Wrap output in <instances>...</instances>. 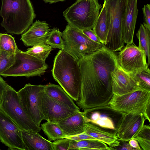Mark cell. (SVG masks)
<instances>
[{"mask_svg":"<svg viewBox=\"0 0 150 150\" xmlns=\"http://www.w3.org/2000/svg\"><path fill=\"white\" fill-rule=\"evenodd\" d=\"M78 62L82 83L77 105L84 110L108 105L113 94L111 74L118 65L116 54L103 46Z\"/></svg>","mask_w":150,"mask_h":150,"instance_id":"cell-1","label":"cell"},{"mask_svg":"<svg viewBox=\"0 0 150 150\" xmlns=\"http://www.w3.org/2000/svg\"><path fill=\"white\" fill-rule=\"evenodd\" d=\"M51 71L54 79L66 93L73 100H78L82 77L78 62L68 53L60 50L54 57Z\"/></svg>","mask_w":150,"mask_h":150,"instance_id":"cell-2","label":"cell"},{"mask_svg":"<svg viewBox=\"0 0 150 150\" xmlns=\"http://www.w3.org/2000/svg\"><path fill=\"white\" fill-rule=\"evenodd\" d=\"M1 25L8 33L20 35L26 31L36 15L30 0H1Z\"/></svg>","mask_w":150,"mask_h":150,"instance_id":"cell-3","label":"cell"},{"mask_svg":"<svg viewBox=\"0 0 150 150\" xmlns=\"http://www.w3.org/2000/svg\"><path fill=\"white\" fill-rule=\"evenodd\" d=\"M101 7L98 0H77L63 12V16L74 28L92 29Z\"/></svg>","mask_w":150,"mask_h":150,"instance_id":"cell-4","label":"cell"},{"mask_svg":"<svg viewBox=\"0 0 150 150\" xmlns=\"http://www.w3.org/2000/svg\"><path fill=\"white\" fill-rule=\"evenodd\" d=\"M126 0H105L109 29L104 47L113 52L120 51L124 47L122 24Z\"/></svg>","mask_w":150,"mask_h":150,"instance_id":"cell-5","label":"cell"},{"mask_svg":"<svg viewBox=\"0 0 150 150\" xmlns=\"http://www.w3.org/2000/svg\"><path fill=\"white\" fill-rule=\"evenodd\" d=\"M0 110L13 120L21 130L38 132L41 130L28 115L17 91L7 84L0 104Z\"/></svg>","mask_w":150,"mask_h":150,"instance_id":"cell-6","label":"cell"},{"mask_svg":"<svg viewBox=\"0 0 150 150\" xmlns=\"http://www.w3.org/2000/svg\"><path fill=\"white\" fill-rule=\"evenodd\" d=\"M64 44V50L77 62L83 56L92 53L104 46L92 41L81 30L74 28L68 24L62 33Z\"/></svg>","mask_w":150,"mask_h":150,"instance_id":"cell-7","label":"cell"},{"mask_svg":"<svg viewBox=\"0 0 150 150\" xmlns=\"http://www.w3.org/2000/svg\"><path fill=\"white\" fill-rule=\"evenodd\" d=\"M150 104V91L139 89L121 95L113 94L108 105L122 113H144Z\"/></svg>","mask_w":150,"mask_h":150,"instance_id":"cell-8","label":"cell"},{"mask_svg":"<svg viewBox=\"0 0 150 150\" xmlns=\"http://www.w3.org/2000/svg\"><path fill=\"white\" fill-rule=\"evenodd\" d=\"M45 85L26 84L17 93L21 104L28 115L39 127L45 120L42 109V100Z\"/></svg>","mask_w":150,"mask_h":150,"instance_id":"cell-9","label":"cell"},{"mask_svg":"<svg viewBox=\"0 0 150 150\" xmlns=\"http://www.w3.org/2000/svg\"><path fill=\"white\" fill-rule=\"evenodd\" d=\"M15 56L13 65L0 75L4 77L40 76L48 68V65L45 62L21 50Z\"/></svg>","mask_w":150,"mask_h":150,"instance_id":"cell-10","label":"cell"},{"mask_svg":"<svg viewBox=\"0 0 150 150\" xmlns=\"http://www.w3.org/2000/svg\"><path fill=\"white\" fill-rule=\"evenodd\" d=\"M83 112L86 122H90L116 134L124 114L108 105L88 109Z\"/></svg>","mask_w":150,"mask_h":150,"instance_id":"cell-11","label":"cell"},{"mask_svg":"<svg viewBox=\"0 0 150 150\" xmlns=\"http://www.w3.org/2000/svg\"><path fill=\"white\" fill-rule=\"evenodd\" d=\"M117 55L119 67L129 74H134L147 68L146 56L144 52L133 43L127 44Z\"/></svg>","mask_w":150,"mask_h":150,"instance_id":"cell-12","label":"cell"},{"mask_svg":"<svg viewBox=\"0 0 150 150\" xmlns=\"http://www.w3.org/2000/svg\"><path fill=\"white\" fill-rule=\"evenodd\" d=\"M21 129L0 110V140L8 149L27 150L22 139Z\"/></svg>","mask_w":150,"mask_h":150,"instance_id":"cell-13","label":"cell"},{"mask_svg":"<svg viewBox=\"0 0 150 150\" xmlns=\"http://www.w3.org/2000/svg\"><path fill=\"white\" fill-rule=\"evenodd\" d=\"M145 120L143 114H124L116 132L117 137L125 142L134 138L142 128Z\"/></svg>","mask_w":150,"mask_h":150,"instance_id":"cell-14","label":"cell"},{"mask_svg":"<svg viewBox=\"0 0 150 150\" xmlns=\"http://www.w3.org/2000/svg\"><path fill=\"white\" fill-rule=\"evenodd\" d=\"M42 111L47 121L57 123L77 111L48 97L45 93L42 100Z\"/></svg>","mask_w":150,"mask_h":150,"instance_id":"cell-15","label":"cell"},{"mask_svg":"<svg viewBox=\"0 0 150 150\" xmlns=\"http://www.w3.org/2000/svg\"><path fill=\"white\" fill-rule=\"evenodd\" d=\"M137 0H126V6L122 24V31L125 43H133L134 30L138 10Z\"/></svg>","mask_w":150,"mask_h":150,"instance_id":"cell-16","label":"cell"},{"mask_svg":"<svg viewBox=\"0 0 150 150\" xmlns=\"http://www.w3.org/2000/svg\"><path fill=\"white\" fill-rule=\"evenodd\" d=\"M51 30L50 25L46 21H36L22 34L21 40L26 47L45 44Z\"/></svg>","mask_w":150,"mask_h":150,"instance_id":"cell-17","label":"cell"},{"mask_svg":"<svg viewBox=\"0 0 150 150\" xmlns=\"http://www.w3.org/2000/svg\"><path fill=\"white\" fill-rule=\"evenodd\" d=\"M111 75L113 94L121 95L140 89L133 78L118 64Z\"/></svg>","mask_w":150,"mask_h":150,"instance_id":"cell-18","label":"cell"},{"mask_svg":"<svg viewBox=\"0 0 150 150\" xmlns=\"http://www.w3.org/2000/svg\"><path fill=\"white\" fill-rule=\"evenodd\" d=\"M85 122L83 112L78 110L73 115L59 121L57 124L65 136H72L84 132Z\"/></svg>","mask_w":150,"mask_h":150,"instance_id":"cell-19","label":"cell"},{"mask_svg":"<svg viewBox=\"0 0 150 150\" xmlns=\"http://www.w3.org/2000/svg\"><path fill=\"white\" fill-rule=\"evenodd\" d=\"M84 132L96 139L104 142L110 147L120 145L116 134L90 122L85 123Z\"/></svg>","mask_w":150,"mask_h":150,"instance_id":"cell-20","label":"cell"},{"mask_svg":"<svg viewBox=\"0 0 150 150\" xmlns=\"http://www.w3.org/2000/svg\"><path fill=\"white\" fill-rule=\"evenodd\" d=\"M21 133L27 150H53L52 142L42 137L38 132L22 130Z\"/></svg>","mask_w":150,"mask_h":150,"instance_id":"cell-21","label":"cell"},{"mask_svg":"<svg viewBox=\"0 0 150 150\" xmlns=\"http://www.w3.org/2000/svg\"><path fill=\"white\" fill-rule=\"evenodd\" d=\"M45 93L49 97L71 108L80 110L73 100L59 85L49 83L45 85Z\"/></svg>","mask_w":150,"mask_h":150,"instance_id":"cell-22","label":"cell"},{"mask_svg":"<svg viewBox=\"0 0 150 150\" xmlns=\"http://www.w3.org/2000/svg\"><path fill=\"white\" fill-rule=\"evenodd\" d=\"M109 29L108 17L103 4L92 29L104 45L106 42Z\"/></svg>","mask_w":150,"mask_h":150,"instance_id":"cell-23","label":"cell"},{"mask_svg":"<svg viewBox=\"0 0 150 150\" xmlns=\"http://www.w3.org/2000/svg\"><path fill=\"white\" fill-rule=\"evenodd\" d=\"M71 140L69 150H111L106 144L98 140L88 139L79 141Z\"/></svg>","mask_w":150,"mask_h":150,"instance_id":"cell-24","label":"cell"},{"mask_svg":"<svg viewBox=\"0 0 150 150\" xmlns=\"http://www.w3.org/2000/svg\"><path fill=\"white\" fill-rule=\"evenodd\" d=\"M40 128L50 141L64 138L65 136L57 123L47 121L41 124Z\"/></svg>","mask_w":150,"mask_h":150,"instance_id":"cell-25","label":"cell"},{"mask_svg":"<svg viewBox=\"0 0 150 150\" xmlns=\"http://www.w3.org/2000/svg\"><path fill=\"white\" fill-rule=\"evenodd\" d=\"M139 41L138 47L143 50L148 57V65L150 64V30L141 24L136 34Z\"/></svg>","mask_w":150,"mask_h":150,"instance_id":"cell-26","label":"cell"},{"mask_svg":"<svg viewBox=\"0 0 150 150\" xmlns=\"http://www.w3.org/2000/svg\"><path fill=\"white\" fill-rule=\"evenodd\" d=\"M53 48L47 44H39L28 48L25 53L45 62Z\"/></svg>","mask_w":150,"mask_h":150,"instance_id":"cell-27","label":"cell"},{"mask_svg":"<svg viewBox=\"0 0 150 150\" xmlns=\"http://www.w3.org/2000/svg\"><path fill=\"white\" fill-rule=\"evenodd\" d=\"M0 50L13 54L21 51L18 49L13 37L10 35L2 33H0Z\"/></svg>","mask_w":150,"mask_h":150,"instance_id":"cell-28","label":"cell"},{"mask_svg":"<svg viewBox=\"0 0 150 150\" xmlns=\"http://www.w3.org/2000/svg\"><path fill=\"white\" fill-rule=\"evenodd\" d=\"M139 88L150 91V70L149 68L134 74H129Z\"/></svg>","mask_w":150,"mask_h":150,"instance_id":"cell-29","label":"cell"},{"mask_svg":"<svg viewBox=\"0 0 150 150\" xmlns=\"http://www.w3.org/2000/svg\"><path fill=\"white\" fill-rule=\"evenodd\" d=\"M62 33L57 28H54L49 33L47 38L46 44L53 48L64 50V44L62 37Z\"/></svg>","mask_w":150,"mask_h":150,"instance_id":"cell-30","label":"cell"},{"mask_svg":"<svg viewBox=\"0 0 150 150\" xmlns=\"http://www.w3.org/2000/svg\"><path fill=\"white\" fill-rule=\"evenodd\" d=\"M133 139L138 142L142 149L150 150V127L144 125L137 135Z\"/></svg>","mask_w":150,"mask_h":150,"instance_id":"cell-31","label":"cell"},{"mask_svg":"<svg viewBox=\"0 0 150 150\" xmlns=\"http://www.w3.org/2000/svg\"><path fill=\"white\" fill-rule=\"evenodd\" d=\"M15 58V54L0 50V75L13 65Z\"/></svg>","mask_w":150,"mask_h":150,"instance_id":"cell-32","label":"cell"},{"mask_svg":"<svg viewBox=\"0 0 150 150\" xmlns=\"http://www.w3.org/2000/svg\"><path fill=\"white\" fill-rule=\"evenodd\" d=\"M71 140L63 138L57 139L52 142L53 150H69Z\"/></svg>","mask_w":150,"mask_h":150,"instance_id":"cell-33","label":"cell"},{"mask_svg":"<svg viewBox=\"0 0 150 150\" xmlns=\"http://www.w3.org/2000/svg\"><path fill=\"white\" fill-rule=\"evenodd\" d=\"M144 15V26L150 30V5H144L142 8Z\"/></svg>","mask_w":150,"mask_h":150,"instance_id":"cell-34","label":"cell"},{"mask_svg":"<svg viewBox=\"0 0 150 150\" xmlns=\"http://www.w3.org/2000/svg\"><path fill=\"white\" fill-rule=\"evenodd\" d=\"M64 138L76 141L88 139L97 140L92 137L88 135L85 132L74 135L65 136Z\"/></svg>","mask_w":150,"mask_h":150,"instance_id":"cell-35","label":"cell"},{"mask_svg":"<svg viewBox=\"0 0 150 150\" xmlns=\"http://www.w3.org/2000/svg\"><path fill=\"white\" fill-rule=\"evenodd\" d=\"M82 31L84 34L92 41L98 43H102L93 29H86L82 30Z\"/></svg>","mask_w":150,"mask_h":150,"instance_id":"cell-36","label":"cell"},{"mask_svg":"<svg viewBox=\"0 0 150 150\" xmlns=\"http://www.w3.org/2000/svg\"><path fill=\"white\" fill-rule=\"evenodd\" d=\"M120 142V146L111 147V150H135V149L132 147L129 144V143L122 141L118 139Z\"/></svg>","mask_w":150,"mask_h":150,"instance_id":"cell-37","label":"cell"},{"mask_svg":"<svg viewBox=\"0 0 150 150\" xmlns=\"http://www.w3.org/2000/svg\"><path fill=\"white\" fill-rule=\"evenodd\" d=\"M7 84L0 75V104L4 91Z\"/></svg>","mask_w":150,"mask_h":150,"instance_id":"cell-38","label":"cell"},{"mask_svg":"<svg viewBox=\"0 0 150 150\" xmlns=\"http://www.w3.org/2000/svg\"><path fill=\"white\" fill-rule=\"evenodd\" d=\"M129 141V143L130 145L135 150H142L138 142L134 139L130 140Z\"/></svg>","mask_w":150,"mask_h":150,"instance_id":"cell-39","label":"cell"},{"mask_svg":"<svg viewBox=\"0 0 150 150\" xmlns=\"http://www.w3.org/2000/svg\"><path fill=\"white\" fill-rule=\"evenodd\" d=\"M150 104H149L146 108L144 113L143 114L144 116L145 119L147 120L149 122H150Z\"/></svg>","mask_w":150,"mask_h":150,"instance_id":"cell-40","label":"cell"},{"mask_svg":"<svg viewBox=\"0 0 150 150\" xmlns=\"http://www.w3.org/2000/svg\"><path fill=\"white\" fill-rule=\"evenodd\" d=\"M46 3H49L50 4L55 3L59 2H63L65 0H43Z\"/></svg>","mask_w":150,"mask_h":150,"instance_id":"cell-41","label":"cell"},{"mask_svg":"<svg viewBox=\"0 0 150 150\" xmlns=\"http://www.w3.org/2000/svg\"></svg>","mask_w":150,"mask_h":150,"instance_id":"cell-42","label":"cell"}]
</instances>
